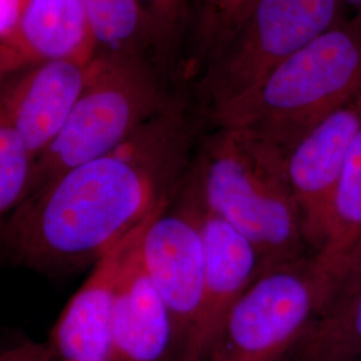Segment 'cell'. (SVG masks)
Segmentation results:
<instances>
[{"label": "cell", "instance_id": "obj_1", "mask_svg": "<svg viewBox=\"0 0 361 361\" xmlns=\"http://www.w3.org/2000/svg\"><path fill=\"white\" fill-rule=\"evenodd\" d=\"M189 97L174 101L111 152L30 195L0 225V249L16 265L70 273L94 265L168 204L197 152Z\"/></svg>", "mask_w": 361, "mask_h": 361}, {"label": "cell", "instance_id": "obj_2", "mask_svg": "<svg viewBox=\"0 0 361 361\" xmlns=\"http://www.w3.org/2000/svg\"><path fill=\"white\" fill-rule=\"evenodd\" d=\"M207 212L255 246L261 271L310 256L302 217L277 146L238 129L214 128L192 164Z\"/></svg>", "mask_w": 361, "mask_h": 361}, {"label": "cell", "instance_id": "obj_3", "mask_svg": "<svg viewBox=\"0 0 361 361\" xmlns=\"http://www.w3.org/2000/svg\"><path fill=\"white\" fill-rule=\"evenodd\" d=\"M361 94V15L313 39L257 89L207 119L247 131L285 154L312 128Z\"/></svg>", "mask_w": 361, "mask_h": 361}, {"label": "cell", "instance_id": "obj_4", "mask_svg": "<svg viewBox=\"0 0 361 361\" xmlns=\"http://www.w3.org/2000/svg\"><path fill=\"white\" fill-rule=\"evenodd\" d=\"M166 79L147 56L97 54L71 114L35 161L27 198L66 171L111 152L164 111L180 91L170 90Z\"/></svg>", "mask_w": 361, "mask_h": 361}, {"label": "cell", "instance_id": "obj_5", "mask_svg": "<svg viewBox=\"0 0 361 361\" xmlns=\"http://www.w3.org/2000/svg\"><path fill=\"white\" fill-rule=\"evenodd\" d=\"M344 7L343 0H261L189 83L198 116L207 122L256 90L295 52L344 22Z\"/></svg>", "mask_w": 361, "mask_h": 361}, {"label": "cell", "instance_id": "obj_6", "mask_svg": "<svg viewBox=\"0 0 361 361\" xmlns=\"http://www.w3.org/2000/svg\"><path fill=\"white\" fill-rule=\"evenodd\" d=\"M202 217L204 201L189 169L177 193L143 234V264L171 320L169 361H197L195 336L207 277Z\"/></svg>", "mask_w": 361, "mask_h": 361}, {"label": "cell", "instance_id": "obj_7", "mask_svg": "<svg viewBox=\"0 0 361 361\" xmlns=\"http://www.w3.org/2000/svg\"><path fill=\"white\" fill-rule=\"evenodd\" d=\"M316 313L310 256L262 271L225 316L205 361H285Z\"/></svg>", "mask_w": 361, "mask_h": 361}, {"label": "cell", "instance_id": "obj_8", "mask_svg": "<svg viewBox=\"0 0 361 361\" xmlns=\"http://www.w3.org/2000/svg\"><path fill=\"white\" fill-rule=\"evenodd\" d=\"M361 129V94L325 116L286 154L310 255L320 246L336 186Z\"/></svg>", "mask_w": 361, "mask_h": 361}, {"label": "cell", "instance_id": "obj_9", "mask_svg": "<svg viewBox=\"0 0 361 361\" xmlns=\"http://www.w3.org/2000/svg\"><path fill=\"white\" fill-rule=\"evenodd\" d=\"M154 216L99 258L66 304L47 341L62 360L110 361L111 320L121 271L131 246Z\"/></svg>", "mask_w": 361, "mask_h": 361}, {"label": "cell", "instance_id": "obj_10", "mask_svg": "<svg viewBox=\"0 0 361 361\" xmlns=\"http://www.w3.org/2000/svg\"><path fill=\"white\" fill-rule=\"evenodd\" d=\"M87 82V65L49 61L0 85L4 110L35 161L56 137Z\"/></svg>", "mask_w": 361, "mask_h": 361}, {"label": "cell", "instance_id": "obj_11", "mask_svg": "<svg viewBox=\"0 0 361 361\" xmlns=\"http://www.w3.org/2000/svg\"><path fill=\"white\" fill-rule=\"evenodd\" d=\"M95 54L83 0H28L18 26L0 39V85L49 61L89 65Z\"/></svg>", "mask_w": 361, "mask_h": 361}, {"label": "cell", "instance_id": "obj_12", "mask_svg": "<svg viewBox=\"0 0 361 361\" xmlns=\"http://www.w3.org/2000/svg\"><path fill=\"white\" fill-rule=\"evenodd\" d=\"M146 229L131 246L116 285L110 361H169L170 357L171 320L143 264Z\"/></svg>", "mask_w": 361, "mask_h": 361}, {"label": "cell", "instance_id": "obj_13", "mask_svg": "<svg viewBox=\"0 0 361 361\" xmlns=\"http://www.w3.org/2000/svg\"><path fill=\"white\" fill-rule=\"evenodd\" d=\"M310 271L317 313L361 271V129L336 186L322 244L310 255Z\"/></svg>", "mask_w": 361, "mask_h": 361}, {"label": "cell", "instance_id": "obj_14", "mask_svg": "<svg viewBox=\"0 0 361 361\" xmlns=\"http://www.w3.org/2000/svg\"><path fill=\"white\" fill-rule=\"evenodd\" d=\"M202 229L207 249V277L195 336V360H207L219 325L246 288L261 273L257 250L241 233L207 212Z\"/></svg>", "mask_w": 361, "mask_h": 361}, {"label": "cell", "instance_id": "obj_15", "mask_svg": "<svg viewBox=\"0 0 361 361\" xmlns=\"http://www.w3.org/2000/svg\"><path fill=\"white\" fill-rule=\"evenodd\" d=\"M285 361H361V271L314 316Z\"/></svg>", "mask_w": 361, "mask_h": 361}, {"label": "cell", "instance_id": "obj_16", "mask_svg": "<svg viewBox=\"0 0 361 361\" xmlns=\"http://www.w3.org/2000/svg\"><path fill=\"white\" fill-rule=\"evenodd\" d=\"M261 0H192L178 78L190 83Z\"/></svg>", "mask_w": 361, "mask_h": 361}, {"label": "cell", "instance_id": "obj_17", "mask_svg": "<svg viewBox=\"0 0 361 361\" xmlns=\"http://www.w3.org/2000/svg\"><path fill=\"white\" fill-rule=\"evenodd\" d=\"M83 6L97 54L141 55L157 63L149 25L138 0H83Z\"/></svg>", "mask_w": 361, "mask_h": 361}, {"label": "cell", "instance_id": "obj_18", "mask_svg": "<svg viewBox=\"0 0 361 361\" xmlns=\"http://www.w3.org/2000/svg\"><path fill=\"white\" fill-rule=\"evenodd\" d=\"M146 16L157 63L165 77L178 78L192 0H138Z\"/></svg>", "mask_w": 361, "mask_h": 361}, {"label": "cell", "instance_id": "obj_19", "mask_svg": "<svg viewBox=\"0 0 361 361\" xmlns=\"http://www.w3.org/2000/svg\"><path fill=\"white\" fill-rule=\"evenodd\" d=\"M35 158L7 116L0 95V219L28 195Z\"/></svg>", "mask_w": 361, "mask_h": 361}, {"label": "cell", "instance_id": "obj_20", "mask_svg": "<svg viewBox=\"0 0 361 361\" xmlns=\"http://www.w3.org/2000/svg\"><path fill=\"white\" fill-rule=\"evenodd\" d=\"M0 361H65L46 343L26 341L0 349Z\"/></svg>", "mask_w": 361, "mask_h": 361}, {"label": "cell", "instance_id": "obj_21", "mask_svg": "<svg viewBox=\"0 0 361 361\" xmlns=\"http://www.w3.org/2000/svg\"><path fill=\"white\" fill-rule=\"evenodd\" d=\"M28 0H0V39L7 37L26 10Z\"/></svg>", "mask_w": 361, "mask_h": 361}, {"label": "cell", "instance_id": "obj_22", "mask_svg": "<svg viewBox=\"0 0 361 361\" xmlns=\"http://www.w3.org/2000/svg\"><path fill=\"white\" fill-rule=\"evenodd\" d=\"M345 7L355 11V15H361V0H343Z\"/></svg>", "mask_w": 361, "mask_h": 361}]
</instances>
